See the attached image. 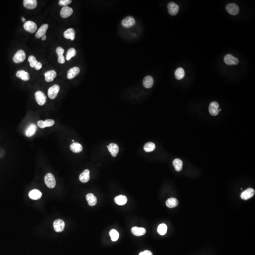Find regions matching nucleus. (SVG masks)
<instances>
[{"instance_id": "5701e85b", "label": "nucleus", "mask_w": 255, "mask_h": 255, "mask_svg": "<svg viewBox=\"0 0 255 255\" xmlns=\"http://www.w3.org/2000/svg\"><path fill=\"white\" fill-rule=\"evenodd\" d=\"M23 5L27 9H35L37 6V1L36 0H24Z\"/></svg>"}, {"instance_id": "7c9ffc66", "label": "nucleus", "mask_w": 255, "mask_h": 255, "mask_svg": "<svg viewBox=\"0 0 255 255\" xmlns=\"http://www.w3.org/2000/svg\"><path fill=\"white\" fill-rule=\"evenodd\" d=\"M185 76V71L183 68H178L175 72V77L178 80H181Z\"/></svg>"}, {"instance_id": "c03bdc74", "label": "nucleus", "mask_w": 255, "mask_h": 255, "mask_svg": "<svg viewBox=\"0 0 255 255\" xmlns=\"http://www.w3.org/2000/svg\"><path fill=\"white\" fill-rule=\"evenodd\" d=\"M46 35H44V36H43V37H42V40L43 41H44V40H46Z\"/></svg>"}, {"instance_id": "dca6fc26", "label": "nucleus", "mask_w": 255, "mask_h": 255, "mask_svg": "<svg viewBox=\"0 0 255 255\" xmlns=\"http://www.w3.org/2000/svg\"><path fill=\"white\" fill-rule=\"evenodd\" d=\"M56 76L57 73L55 70H49L45 73V80L47 82H52Z\"/></svg>"}, {"instance_id": "79ce46f5", "label": "nucleus", "mask_w": 255, "mask_h": 255, "mask_svg": "<svg viewBox=\"0 0 255 255\" xmlns=\"http://www.w3.org/2000/svg\"><path fill=\"white\" fill-rule=\"evenodd\" d=\"M5 151L4 149L0 148V158H2L4 156Z\"/></svg>"}, {"instance_id": "412c9836", "label": "nucleus", "mask_w": 255, "mask_h": 255, "mask_svg": "<svg viewBox=\"0 0 255 255\" xmlns=\"http://www.w3.org/2000/svg\"><path fill=\"white\" fill-rule=\"evenodd\" d=\"M90 171L89 170L86 169L79 175V179L80 182L83 183H86L90 179Z\"/></svg>"}, {"instance_id": "ddd939ff", "label": "nucleus", "mask_w": 255, "mask_h": 255, "mask_svg": "<svg viewBox=\"0 0 255 255\" xmlns=\"http://www.w3.org/2000/svg\"><path fill=\"white\" fill-rule=\"evenodd\" d=\"M255 194V190L253 188H248L243 191L241 194V198L243 200H248L253 197Z\"/></svg>"}, {"instance_id": "c9c22d12", "label": "nucleus", "mask_w": 255, "mask_h": 255, "mask_svg": "<svg viewBox=\"0 0 255 255\" xmlns=\"http://www.w3.org/2000/svg\"><path fill=\"white\" fill-rule=\"evenodd\" d=\"M110 235L111 237V241L113 242H116L119 237V233L114 229L111 230L110 232Z\"/></svg>"}, {"instance_id": "f257e3e1", "label": "nucleus", "mask_w": 255, "mask_h": 255, "mask_svg": "<svg viewBox=\"0 0 255 255\" xmlns=\"http://www.w3.org/2000/svg\"><path fill=\"white\" fill-rule=\"evenodd\" d=\"M45 182L47 187L53 188L56 185V181L55 177L51 173H48L45 177Z\"/></svg>"}, {"instance_id": "49530a36", "label": "nucleus", "mask_w": 255, "mask_h": 255, "mask_svg": "<svg viewBox=\"0 0 255 255\" xmlns=\"http://www.w3.org/2000/svg\"><path fill=\"white\" fill-rule=\"evenodd\" d=\"M219 111H221V109H219Z\"/></svg>"}, {"instance_id": "e433bc0d", "label": "nucleus", "mask_w": 255, "mask_h": 255, "mask_svg": "<svg viewBox=\"0 0 255 255\" xmlns=\"http://www.w3.org/2000/svg\"><path fill=\"white\" fill-rule=\"evenodd\" d=\"M28 61L30 63V67L32 68H35L36 65L37 63H38V61H37V59L36 57L34 56L30 55L28 58Z\"/></svg>"}, {"instance_id": "f3484780", "label": "nucleus", "mask_w": 255, "mask_h": 255, "mask_svg": "<svg viewBox=\"0 0 255 255\" xmlns=\"http://www.w3.org/2000/svg\"><path fill=\"white\" fill-rule=\"evenodd\" d=\"M48 28V25L45 24L42 25L41 27L39 28L38 31L36 33V37L37 38H40L46 34Z\"/></svg>"}, {"instance_id": "39448f33", "label": "nucleus", "mask_w": 255, "mask_h": 255, "mask_svg": "<svg viewBox=\"0 0 255 255\" xmlns=\"http://www.w3.org/2000/svg\"><path fill=\"white\" fill-rule=\"evenodd\" d=\"M59 91H60V87L59 85H55L50 87L48 89V97L51 99H55L57 97Z\"/></svg>"}, {"instance_id": "aec40b11", "label": "nucleus", "mask_w": 255, "mask_h": 255, "mask_svg": "<svg viewBox=\"0 0 255 255\" xmlns=\"http://www.w3.org/2000/svg\"><path fill=\"white\" fill-rule=\"evenodd\" d=\"M42 193L37 189H33L30 191L28 194V196L33 200H38L42 197Z\"/></svg>"}, {"instance_id": "2f4dec72", "label": "nucleus", "mask_w": 255, "mask_h": 255, "mask_svg": "<svg viewBox=\"0 0 255 255\" xmlns=\"http://www.w3.org/2000/svg\"><path fill=\"white\" fill-rule=\"evenodd\" d=\"M173 165L175 168V170L177 172H179L182 168L183 163L181 160L176 158L173 161Z\"/></svg>"}, {"instance_id": "9d476101", "label": "nucleus", "mask_w": 255, "mask_h": 255, "mask_svg": "<svg viewBox=\"0 0 255 255\" xmlns=\"http://www.w3.org/2000/svg\"><path fill=\"white\" fill-rule=\"evenodd\" d=\"M219 105L216 102H213L210 104L209 111L210 114L213 116H216L218 114Z\"/></svg>"}, {"instance_id": "f704fd0d", "label": "nucleus", "mask_w": 255, "mask_h": 255, "mask_svg": "<svg viewBox=\"0 0 255 255\" xmlns=\"http://www.w3.org/2000/svg\"><path fill=\"white\" fill-rule=\"evenodd\" d=\"M76 55V51L74 48H71L68 50L66 55V60L70 61Z\"/></svg>"}, {"instance_id": "c85d7f7f", "label": "nucleus", "mask_w": 255, "mask_h": 255, "mask_svg": "<svg viewBox=\"0 0 255 255\" xmlns=\"http://www.w3.org/2000/svg\"><path fill=\"white\" fill-rule=\"evenodd\" d=\"M114 201L117 205L123 206L127 203V198L125 196L120 195L115 198Z\"/></svg>"}, {"instance_id": "6ab92c4d", "label": "nucleus", "mask_w": 255, "mask_h": 255, "mask_svg": "<svg viewBox=\"0 0 255 255\" xmlns=\"http://www.w3.org/2000/svg\"><path fill=\"white\" fill-rule=\"evenodd\" d=\"M108 150L110 152L111 156L113 157H116L119 152V147L117 144L115 143H111L109 146H107Z\"/></svg>"}, {"instance_id": "7ed1b4c3", "label": "nucleus", "mask_w": 255, "mask_h": 255, "mask_svg": "<svg viewBox=\"0 0 255 255\" xmlns=\"http://www.w3.org/2000/svg\"><path fill=\"white\" fill-rule=\"evenodd\" d=\"M26 59V54L22 50L17 52L13 57V61L16 64L22 63Z\"/></svg>"}, {"instance_id": "2eb2a0df", "label": "nucleus", "mask_w": 255, "mask_h": 255, "mask_svg": "<svg viewBox=\"0 0 255 255\" xmlns=\"http://www.w3.org/2000/svg\"><path fill=\"white\" fill-rule=\"evenodd\" d=\"M73 13V10L72 8L68 6H64L61 9V16L63 18H67L71 16Z\"/></svg>"}, {"instance_id": "6e6552de", "label": "nucleus", "mask_w": 255, "mask_h": 255, "mask_svg": "<svg viewBox=\"0 0 255 255\" xmlns=\"http://www.w3.org/2000/svg\"><path fill=\"white\" fill-rule=\"evenodd\" d=\"M65 227V223L61 219H57L54 223V228L55 232L60 233L64 231Z\"/></svg>"}, {"instance_id": "9b49d317", "label": "nucleus", "mask_w": 255, "mask_h": 255, "mask_svg": "<svg viewBox=\"0 0 255 255\" xmlns=\"http://www.w3.org/2000/svg\"><path fill=\"white\" fill-rule=\"evenodd\" d=\"M55 120L52 119H47L45 121L40 120L37 122V125L40 128H45L46 127H52L55 124Z\"/></svg>"}, {"instance_id": "4468645a", "label": "nucleus", "mask_w": 255, "mask_h": 255, "mask_svg": "<svg viewBox=\"0 0 255 255\" xmlns=\"http://www.w3.org/2000/svg\"><path fill=\"white\" fill-rule=\"evenodd\" d=\"M37 130V126L35 124H30L25 130V135L28 137H31L36 134Z\"/></svg>"}, {"instance_id": "a878e982", "label": "nucleus", "mask_w": 255, "mask_h": 255, "mask_svg": "<svg viewBox=\"0 0 255 255\" xmlns=\"http://www.w3.org/2000/svg\"><path fill=\"white\" fill-rule=\"evenodd\" d=\"M154 84V79L150 76L145 77L143 80V85L147 88H150L152 87Z\"/></svg>"}, {"instance_id": "4c0bfd02", "label": "nucleus", "mask_w": 255, "mask_h": 255, "mask_svg": "<svg viewBox=\"0 0 255 255\" xmlns=\"http://www.w3.org/2000/svg\"><path fill=\"white\" fill-rule=\"evenodd\" d=\"M72 1L71 0H60L59 4L61 6H67L68 5L71 4Z\"/></svg>"}, {"instance_id": "72a5a7b5", "label": "nucleus", "mask_w": 255, "mask_h": 255, "mask_svg": "<svg viewBox=\"0 0 255 255\" xmlns=\"http://www.w3.org/2000/svg\"><path fill=\"white\" fill-rule=\"evenodd\" d=\"M167 230V225L165 224H161L158 226V228H157V232L159 233V234L161 235H164L166 234Z\"/></svg>"}, {"instance_id": "423d86ee", "label": "nucleus", "mask_w": 255, "mask_h": 255, "mask_svg": "<svg viewBox=\"0 0 255 255\" xmlns=\"http://www.w3.org/2000/svg\"><path fill=\"white\" fill-rule=\"evenodd\" d=\"M224 63L227 65H237L239 63L237 58L234 57L232 55H227L224 58Z\"/></svg>"}, {"instance_id": "a19ab883", "label": "nucleus", "mask_w": 255, "mask_h": 255, "mask_svg": "<svg viewBox=\"0 0 255 255\" xmlns=\"http://www.w3.org/2000/svg\"><path fill=\"white\" fill-rule=\"evenodd\" d=\"M42 67V64L41 63H40V62H38V63H37V64L36 65L35 68L36 70H38L41 69Z\"/></svg>"}, {"instance_id": "473e14b6", "label": "nucleus", "mask_w": 255, "mask_h": 255, "mask_svg": "<svg viewBox=\"0 0 255 255\" xmlns=\"http://www.w3.org/2000/svg\"><path fill=\"white\" fill-rule=\"evenodd\" d=\"M156 148V145L153 142H147L144 147V150L146 152H151L153 151Z\"/></svg>"}, {"instance_id": "58836bf2", "label": "nucleus", "mask_w": 255, "mask_h": 255, "mask_svg": "<svg viewBox=\"0 0 255 255\" xmlns=\"http://www.w3.org/2000/svg\"><path fill=\"white\" fill-rule=\"evenodd\" d=\"M56 53H57V55H58V57H59V56H61L63 55L64 52V50L62 47H58L56 49Z\"/></svg>"}, {"instance_id": "de8ad7c7", "label": "nucleus", "mask_w": 255, "mask_h": 255, "mask_svg": "<svg viewBox=\"0 0 255 255\" xmlns=\"http://www.w3.org/2000/svg\"><path fill=\"white\" fill-rule=\"evenodd\" d=\"M73 141V142H74V140H73V141Z\"/></svg>"}, {"instance_id": "0eeeda50", "label": "nucleus", "mask_w": 255, "mask_h": 255, "mask_svg": "<svg viewBox=\"0 0 255 255\" xmlns=\"http://www.w3.org/2000/svg\"><path fill=\"white\" fill-rule=\"evenodd\" d=\"M226 9L229 13L233 15L237 14L239 12V7L235 4H230L226 6Z\"/></svg>"}, {"instance_id": "bb28decb", "label": "nucleus", "mask_w": 255, "mask_h": 255, "mask_svg": "<svg viewBox=\"0 0 255 255\" xmlns=\"http://www.w3.org/2000/svg\"><path fill=\"white\" fill-rule=\"evenodd\" d=\"M132 232L135 236H140L144 235L146 233V230L144 228L134 227L132 229Z\"/></svg>"}, {"instance_id": "20e7f679", "label": "nucleus", "mask_w": 255, "mask_h": 255, "mask_svg": "<svg viewBox=\"0 0 255 255\" xmlns=\"http://www.w3.org/2000/svg\"><path fill=\"white\" fill-rule=\"evenodd\" d=\"M25 30L31 33H34L36 31L37 28V25L33 21H27L24 24Z\"/></svg>"}, {"instance_id": "4be33fe9", "label": "nucleus", "mask_w": 255, "mask_h": 255, "mask_svg": "<svg viewBox=\"0 0 255 255\" xmlns=\"http://www.w3.org/2000/svg\"><path fill=\"white\" fill-rule=\"evenodd\" d=\"M16 76L23 81H28L30 79V76L28 73L23 70H20L17 71Z\"/></svg>"}, {"instance_id": "393cba45", "label": "nucleus", "mask_w": 255, "mask_h": 255, "mask_svg": "<svg viewBox=\"0 0 255 255\" xmlns=\"http://www.w3.org/2000/svg\"><path fill=\"white\" fill-rule=\"evenodd\" d=\"M71 151L74 153H79L82 151V146L79 143L73 142L70 146Z\"/></svg>"}, {"instance_id": "c756f323", "label": "nucleus", "mask_w": 255, "mask_h": 255, "mask_svg": "<svg viewBox=\"0 0 255 255\" xmlns=\"http://www.w3.org/2000/svg\"><path fill=\"white\" fill-rule=\"evenodd\" d=\"M178 201L175 198H169L166 202V205L169 208H174L178 205Z\"/></svg>"}, {"instance_id": "37998d69", "label": "nucleus", "mask_w": 255, "mask_h": 255, "mask_svg": "<svg viewBox=\"0 0 255 255\" xmlns=\"http://www.w3.org/2000/svg\"><path fill=\"white\" fill-rule=\"evenodd\" d=\"M143 255H153V254L150 251L146 250L143 252Z\"/></svg>"}, {"instance_id": "a211bd4d", "label": "nucleus", "mask_w": 255, "mask_h": 255, "mask_svg": "<svg viewBox=\"0 0 255 255\" xmlns=\"http://www.w3.org/2000/svg\"><path fill=\"white\" fill-rule=\"evenodd\" d=\"M80 73V69L79 67H74L70 69L67 73V78L68 79H73Z\"/></svg>"}, {"instance_id": "1a4fd4ad", "label": "nucleus", "mask_w": 255, "mask_h": 255, "mask_svg": "<svg viewBox=\"0 0 255 255\" xmlns=\"http://www.w3.org/2000/svg\"><path fill=\"white\" fill-rule=\"evenodd\" d=\"M167 8L168 9L169 13L172 16H175L178 13L179 10V6L173 2H170Z\"/></svg>"}, {"instance_id": "f03ea898", "label": "nucleus", "mask_w": 255, "mask_h": 255, "mask_svg": "<svg viewBox=\"0 0 255 255\" xmlns=\"http://www.w3.org/2000/svg\"><path fill=\"white\" fill-rule=\"evenodd\" d=\"M35 96L36 101L39 105L42 106L46 104V96L44 93L41 91H38L35 93Z\"/></svg>"}, {"instance_id": "a18cd8bd", "label": "nucleus", "mask_w": 255, "mask_h": 255, "mask_svg": "<svg viewBox=\"0 0 255 255\" xmlns=\"http://www.w3.org/2000/svg\"><path fill=\"white\" fill-rule=\"evenodd\" d=\"M21 19H22V21L23 22H25V21H26V19H25L24 17H22Z\"/></svg>"}, {"instance_id": "b1692460", "label": "nucleus", "mask_w": 255, "mask_h": 255, "mask_svg": "<svg viewBox=\"0 0 255 255\" xmlns=\"http://www.w3.org/2000/svg\"><path fill=\"white\" fill-rule=\"evenodd\" d=\"M64 36L65 38L66 39H70L73 41L74 40L75 37V30L71 28H69L64 32Z\"/></svg>"}, {"instance_id": "f8f14e48", "label": "nucleus", "mask_w": 255, "mask_h": 255, "mask_svg": "<svg viewBox=\"0 0 255 255\" xmlns=\"http://www.w3.org/2000/svg\"><path fill=\"white\" fill-rule=\"evenodd\" d=\"M136 23L135 20L133 17L128 16L126 17L122 21V25L124 27L126 28H129L132 27Z\"/></svg>"}, {"instance_id": "cd10ccee", "label": "nucleus", "mask_w": 255, "mask_h": 255, "mask_svg": "<svg viewBox=\"0 0 255 255\" xmlns=\"http://www.w3.org/2000/svg\"><path fill=\"white\" fill-rule=\"evenodd\" d=\"M86 199L90 206H94L97 203L96 197L92 193H89L86 196Z\"/></svg>"}, {"instance_id": "ea45409f", "label": "nucleus", "mask_w": 255, "mask_h": 255, "mask_svg": "<svg viewBox=\"0 0 255 255\" xmlns=\"http://www.w3.org/2000/svg\"><path fill=\"white\" fill-rule=\"evenodd\" d=\"M58 63L60 64H64L65 63V60L64 56V55L58 57Z\"/></svg>"}]
</instances>
